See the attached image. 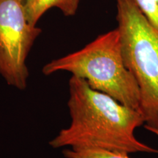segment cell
Listing matches in <instances>:
<instances>
[{"label": "cell", "mask_w": 158, "mask_h": 158, "mask_svg": "<svg viewBox=\"0 0 158 158\" xmlns=\"http://www.w3.org/2000/svg\"><path fill=\"white\" fill-rule=\"evenodd\" d=\"M68 106L71 123L49 141L51 147L158 154L135 137L136 128L145 123L141 112L94 89L84 79L71 76Z\"/></svg>", "instance_id": "cell-1"}, {"label": "cell", "mask_w": 158, "mask_h": 158, "mask_svg": "<svg viewBox=\"0 0 158 158\" xmlns=\"http://www.w3.org/2000/svg\"><path fill=\"white\" fill-rule=\"evenodd\" d=\"M66 71L87 81L127 107L141 112V94L135 77L124 64L118 29L99 35L80 50L47 63L43 73Z\"/></svg>", "instance_id": "cell-2"}, {"label": "cell", "mask_w": 158, "mask_h": 158, "mask_svg": "<svg viewBox=\"0 0 158 158\" xmlns=\"http://www.w3.org/2000/svg\"><path fill=\"white\" fill-rule=\"evenodd\" d=\"M116 4L122 57L139 87L144 124L158 128V31L134 0Z\"/></svg>", "instance_id": "cell-3"}, {"label": "cell", "mask_w": 158, "mask_h": 158, "mask_svg": "<svg viewBox=\"0 0 158 158\" xmlns=\"http://www.w3.org/2000/svg\"><path fill=\"white\" fill-rule=\"evenodd\" d=\"M41 32L29 23L20 0H0V75L10 86L27 88V59Z\"/></svg>", "instance_id": "cell-4"}, {"label": "cell", "mask_w": 158, "mask_h": 158, "mask_svg": "<svg viewBox=\"0 0 158 158\" xmlns=\"http://www.w3.org/2000/svg\"><path fill=\"white\" fill-rule=\"evenodd\" d=\"M29 23L36 26L40 18L49 9L57 7L65 16L76 13L80 0H20Z\"/></svg>", "instance_id": "cell-5"}, {"label": "cell", "mask_w": 158, "mask_h": 158, "mask_svg": "<svg viewBox=\"0 0 158 158\" xmlns=\"http://www.w3.org/2000/svg\"><path fill=\"white\" fill-rule=\"evenodd\" d=\"M66 158H130L127 153L108 151L101 149H64Z\"/></svg>", "instance_id": "cell-6"}, {"label": "cell", "mask_w": 158, "mask_h": 158, "mask_svg": "<svg viewBox=\"0 0 158 158\" xmlns=\"http://www.w3.org/2000/svg\"><path fill=\"white\" fill-rule=\"evenodd\" d=\"M149 23L158 31V0H134Z\"/></svg>", "instance_id": "cell-7"}, {"label": "cell", "mask_w": 158, "mask_h": 158, "mask_svg": "<svg viewBox=\"0 0 158 158\" xmlns=\"http://www.w3.org/2000/svg\"><path fill=\"white\" fill-rule=\"evenodd\" d=\"M144 127H145L147 130H149V131L152 132V133H153L154 134H155V135L158 137V128L150 127H148V126H146V125H144Z\"/></svg>", "instance_id": "cell-8"}]
</instances>
